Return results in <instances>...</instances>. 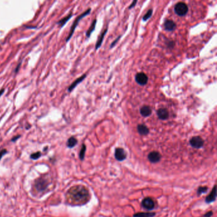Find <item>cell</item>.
I'll return each mask as SVG.
<instances>
[{
	"mask_svg": "<svg viewBox=\"0 0 217 217\" xmlns=\"http://www.w3.org/2000/svg\"><path fill=\"white\" fill-rule=\"evenodd\" d=\"M68 198L72 203L84 204L88 201L89 194L85 187L75 186L72 187L68 192Z\"/></svg>",
	"mask_w": 217,
	"mask_h": 217,
	"instance_id": "6da1fadb",
	"label": "cell"
},
{
	"mask_svg": "<svg viewBox=\"0 0 217 217\" xmlns=\"http://www.w3.org/2000/svg\"><path fill=\"white\" fill-rule=\"evenodd\" d=\"M91 9H89L87 10H86L85 12H84L83 13H82L81 15H80L79 16H78L76 19L75 20V21L73 22V24H72L71 27V29H70V31H69V33L68 36V37L66 38V42H68L70 39L72 37V36H73V33H74V31L75 30V29L76 27V26H78V23L80 22V20L82 18H84V17L87 16L88 15V14H89L91 13Z\"/></svg>",
	"mask_w": 217,
	"mask_h": 217,
	"instance_id": "7a4b0ae2",
	"label": "cell"
},
{
	"mask_svg": "<svg viewBox=\"0 0 217 217\" xmlns=\"http://www.w3.org/2000/svg\"><path fill=\"white\" fill-rule=\"evenodd\" d=\"M175 12L179 16H184L188 12L189 8L186 3L183 2H178L175 6Z\"/></svg>",
	"mask_w": 217,
	"mask_h": 217,
	"instance_id": "3957f363",
	"label": "cell"
},
{
	"mask_svg": "<svg viewBox=\"0 0 217 217\" xmlns=\"http://www.w3.org/2000/svg\"><path fill=\"white\" fill-rule=\"evenodd\" d=\"M190 145L195 148H200L204 144V140L200 136H194L190 140Z\"/></svg>",
	"mask_w": 217,
	"mask_h": 217,
	"instance_id": "277c9868",
	"label": "cell"
},
{
	"mask_svg": "<svg viewBox=\"0 0 217 217\" xmlns=\"http://www.w3.org/2000/svg\"><path fill=\"white\" fill-rule=\"evenodd\" d=\"M135 80L137 84H138L140 85H145L148 81V78L147 75L141 72V73H137L135 76Z\"/></svg>",
	"mask_w": 217,
	"mask_h": 217,
	"instance_id": "5b68a950",
	"label": "cell"
},
{
	"mask_svg": "<svg viewBox=\"0 0 217 217\" xmlns=\"http://www.w3.org/2000/svg\"><path fill=\"white\" fill-rule=\"evenodd\" d=\"M157 115L158 119L162 120H167L169 117V113L166 108H159L157 111Z\"/></svg>",
	"mask_w": 217,
	"mask_h": 217,
	"instance_id": "8992f818",
	"label": "cell"
},
{
	"mask_svg": "<svg viewBox=\"0 0 217 217\" xmlns=\"http://www.w3.org/2000/svg\"><path fill=\"white\" fill-rule=\"evenodd\" d=\"M115 157L118 161H124L126 158V154L124 150L122 148H117L115 149Z\"/></svg>",
	"mask_w": 217,
	"mask_h": 217,
	"instance_id": "52a82bcc",
	"label": "cell"
},
{
	"mask_svg": "<svg viewBox=\"0 0 217 217\" xmlns=\"http://www.w3.org/2000/svg\"><path fill=\"white\" fill-rule=\"evenodd\" d=\"M164 26L166 31H173L176 29V24L175 22L172 20H166L164 23Z\"/></svg>",
	"mask_w": 217,
	"mask_h": 217,
	"instance_id": "ba28073f",
	"label": "cell"
},
{
	"mask_svg": "<svg viewBox=\"0 0 217 217\" xmlns=\"http://www.w3.org/2000/svg\"><path fill=\"white\" fill-rule=\"evenodd\" d=\"M142 205L144 208L150 210V209H152L154 208L155 204H154V202L153 201L152 199H151V198L147 197V198H145L143 200Z\"/></svg>",
	"mask_w": 217,
	"mask_h": 217,
	"instance_id": "9c48e42d",
	"label": "cell"
},
{
	"mask_svg": "<svg viewBox=\"0 0 217 217\" xmlns=\"http://www.w3.org/2000/svg\"><path fill=\"white\" fill-rule=\"evenodd\" d=\"M86 76H87V75L84 74L82 76H81L80 77H79L76 80H75L69 86V87L68 89V92H71L72 91H73L80 83H81L86 78Z\"/></svg>",
	"mask_w": 217,
	"mask_h": 217,
	"instance_id": "30bf717a",
	"label": "cell"
},
{
	"mask_svg": "<svg viewBox=\"0 0 217 217\" xmlns=\"http://www.w3.org/2000/svg\"><path fill=\"white\" fill-rule=\"evenodd\" d=\"M148 159L151 162H157L160 161L161 155L157 151H151L148 155Z\"/></svg>",
	"mask_w": 217,
	"mask_h": 217,
	"instance_id": "8fae6325",
	"label": "cell"
},
{
	"mask_svg": "<svg viewBox=\"0 0 217 217\" xmlns=\"http://www.w3.org/2000/svg\"><path fill=\"white\" fill-rule=\"evenodd\" d=\"M140 112L143 117H148L151 114V108L149 106H143L140 108Z\"/></svg>",
	"mask_w": 217,
	"mask_h": 217,
	"instance_id": "7c38bea8",
	"label": "cell"
},
{
	"mask_svg": "<svg viewBox=\"0 0 217 217\" xmlns=\"http://www.w3.org/2000/svg\"><path fill=\"white\" fill-rule=\"evenodd\" d=\"M138 131L142 136L147 135L149 133V129L144 124H139L138 126Z\"/></svg>",
	"mask_w": 217,
	"mask_h": 217,
	"instance_id": "4fadbf2b",
	"label": "cell"
},
{
	"mask_svg": "<svg viewBox=\"0 0 217 217\" xmlns=\"http://www.w3.org/2000/svg\"><path fill=\"white\" fill-rule=\"evenodd\" d=\"M107 31H108V28H106L105 30L103 31V32L100 34L98 40V41H97L96 44V50H98L99 48H100L101 45H102L104 38H105V36L106 34Z\"/></svg>",
	"mask_w": 217,
	"mask_h": 217,
	"instance_id": "5bb4252c",
	"label": "cell"
},
{
	"mask_svg": "<svg viewBox=\"0 0 217 217\" xmlns=\"http://www.w3.org/2000/svg\"><path fill=\"white\" fill-rule=\"evenodd\" d=\"M97 23V20L94 19L93 20L92 23L91 24V26H90V27L88 29L86 33V36L87 38H89L91 37V34L93 33V31L95 30V27H96V25Z\"/></svg>",
	"mask_w": 217,
	"mask_h": 217,
	"instance_id": "9a60e30c",
	"label": "cell"
},
{
	"mask_svg": "<svg viewBox=\"0 0 217 217\" xmlns=\"http://www.w3.org/2000/svg\"><path fill=\"white\" fill-rule=\"evenodd\" d=\"M72 16H73V14H72L71 13H69V15H68L67 16H66L65 17H64L63 19H61V20L58 22V23H57V24L59 25V26H60L61 27H63V26L65 25V24H66V23H67V22L71 18Z\"/></svg>",
	"mask_w": 217,
	"mask_h": 217,
	"instance_id": "2e32d148",
	"label": "cell"
},
{
	"mask_svg": "<svg viewBox=\"0 0 217 217\" xmlns=\"http://www.w3.org/2000/svg\"><path fill=\"white\" fill-rule=\"evenodd\" d=\"M215 199H216V187H214L213 191L206 197V201L207 202H213V201H215Z\"/></svg>",
	"mask_w": 217,
	"mask_h": 217,
	"instance_id": "e0dca14e",
	"label": "cell"
},
{
	"mask_svg": "<svg viewBox=\"0 0 217 217\" xmlns=\"http://www.w3.org/2000/svg\"><path fill=\"white\" fill-rule=\"evenodd\" d=\"M77 143H78L77 140L75 138V137L72 136L68 139V142H67V146L69 148H73L76 145Z\"/></svg>",
	"mask_w": 217,
	"mask_h": 217,
	"instance_id": "ac0fdd59",
	"label": "cell"
},
{
	"mask_svg": "<svg viewBox=\"0 0 217 217\" xmlns=\"http://www.w3.org/2000/svg\"><path fill=\"white\" fill-rule=\"evenodd\" d=\"M155 215V213H137L134 215V217H152Z\"/></svg>",
	"mask_w": 217,
	"mask_h": 217,
	"instance_id": "d6986e66",
	"label": "cell"
},
{
	"mask_svg": "<svg viewBox=\"0 0 217 217\" xmlns=\"http://www.w3.org/2000/svg\"><path fill=\"white\" fill-rule=\"evenodd\" d=\"M152 13H153V10L152 9L148 10V12L145 14H144V16L143 17V20L144 21H147L148 19H149L151 17V16H152Z\"/></svg>",
	"mask_w": 217,
	"mask_h": 217,
	"instance_id": "ffe728a7",
	"label": "cell"
},
{
	"mask_svg": "<svg viewBox=\"0 0 217 217\" xmlns=\"http://www.w3.org/2000/svg\"><path fill=\"white\" fill-rule=\"evenodd\" d=\"M85 150H86V147L85 144H83L82 147V148H81V150H80V158L81 160H83L84 158Z\"/></svg>",
	"mask_w": 217,
	"mask_h": 217,
	"instance_id": "44dd1931",
	"label": "cell"
},
{
	"mask_svg": "<svg viewBox=\"0 0 217 217\" xmlns=\"http://www.w3.org/2000/svg\"><path fill=\"white\" fill-rule=\"evenodd\" d=\"M41 152L40 151H37V152H35V153H33L31 155L30 157L31 158L33 159V160H37V159L39 158L40 157H41Z\"/></svg>",
	"mask_w": 217,
	"mask_h": 217,
	"instance_id": "7402d4cb",
	"label": "cell"
},
{
	"mask_svg": "<svg viewBox=\"0 0 217 217\" xmlns=\"http://www.w3.org/2000/svg\"><path fill=\"white\" fill-rule=\"evenodd\" d=\"M121 38V36H119V37L117 38V39L116 40H115L112 43V44H111V46H110V48H113V47H114L115 46V45H116L117 44V42L119 41V40H120V38Z\"/></svg>",
	"mask_w": 217,
	"mask_h": 217,
	"instance_id": "603a6c76",
	"label": "cell"
},
{
	"mask_svg": "<svg viewBox=\"0 0 217 217\" xmlns=\"http://www.w3.org/2000/svg\"><path fill=\"white\" fill-rule=\"evenodd\" d=\"M7 153V151L6 149H3L0 151V160H1L2 158L3 157L4 155H5Z\"/></svg>",
	"mask_w": 217,
	"mask_h": 217,
	"instance_id": "cb8c5ba5",
	"label": "cell"
},
{
	"mask_svg": "<svg viewBox=\"0 0 217 217\" xmlns=\"http://www.w3.org/2000/svg\"><path fill=\"white\" fill-rule=\"evenodd\" d=\"M137 2H138L137 1H134V2H133L131 4V5H130V6H129V9H131L134 8V7L136 6V5Z\"/></svg>",
	"mask_w": 217,
	"mask_h": 217,
	"instance_id": "d4e9b609",
	"label": "cell"
},
{
	"mask_svg": "<svg viewBox=\"0 0 217 217\" xmlns=\"http://www.w3.org/2000/svg\"><path fill=\"white\" fill-rule=\"evenodd\" d=\"M20 135H18V136H15V137H13V138L12 139V141H13V142H14V141H16V140H17L19 138H20Z\"/></svg>",
	"mask_w": 217,
	"mask_h": 217,
	"instance_id": "484cf974",
	"label": "cell"
},
{
	"mask_svg": "<svg viewBox=\"0 0 217 217\" xmlns=\"http://www.w3.org/2000/svg\"><path fill=\"white\" fill-rule=\"evenodd\" d=\"M4 92H5V89H2L0 90V98H1V96L3 94Z\"/></svg>",
	"mask_w": 217,
	"mask_h": 217,
	"instance_id": "4316f807",
	"label": "cell"
},
{
	"mask_svg": "<svg viewBox=\"0 0 217 217\" xmlns=\"http://www.w3.org/2000/svg\"><path fill=\"white\" fill-rule=\"evenodd\" d=\"M20 64H21V62L20 63H19V64H18V66H17V68H16V69H15V72H16V73H17V72L18 71V70H19V69L20 68Z\"/></svg>",
	"mask_w": 217,
	"mask_h": 217,
	"instance_id": "83f0119b",
	"label": "cell"
}]
</instances>
